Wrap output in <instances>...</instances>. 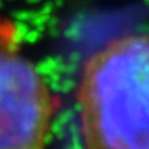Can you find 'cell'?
I'll use <instances>...</instances> for the list:
<instances>
[{"mask_svg": "<svg viewBox=\"0 0 149 149\" xmlns=\"http://www.w3.org/2000/svg\"><path fill=\"white\" fill-rule=\"evenodd\" d=\"M55 107L50 87L22 54L17 26L0 18V149H44Z\"/></svg>", "mask_w": 149, "mask_h": 149, "instance_id": "cell-2", "label": "cell"}, {"mask_svg": "<svg viewBox=\"0 0 149 149\" xmlns=\"http://www.w3.org/2000/svg\"><path fill=\"white\" fill-rule=\"evenodd\" d=\"M77 104L86 149H149V35L116 37L91 54Z\"/></svg>", "mask_w": 149, "mask_h": 149, "instance_id": "cell-1", "label": "cell"}]
</instances>
